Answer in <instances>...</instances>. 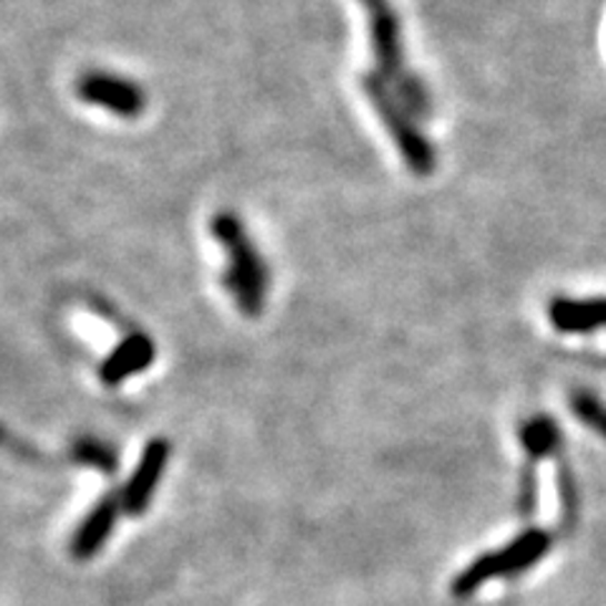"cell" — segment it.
I'll list each match as a JSON object with an SVG mask.
<instances>
[{"instance_id":"1","label":"cell","mask_w":606,"mask_h":606,"mask_svg":"<svg viewBox=\"0 0 606 606\" xmlns=\"http://www.w3.org/2000/svg\"><path fill=\"white\" fill-rule=\"evenodd\" d=\"M210 235L228 255V269L220 275L223 289L231 293L235 306L245 316H259L265 309L271 273L253 238L248 235L243 220L233 210H220L210 218Z\"/></svg>"},{"instance_id":"4","label":"cell","mask_w":606,"mask_h":606,"mask_svg":"<svg viewBox=\"0 0 606 606\" xmlns=\"http://www.w3.org/2000/svg\"><path fill=\"white\" fill-rule=\"evenodd\" d=\"M551 551V536L541 528H528L523 531L521 536L511 541L508 546L498 551H491V554L477 556L475 562L465 568V572L457 574L453 582V594L461 596H473L485 582L498 576H516L526 568L541 562Z\"/></svg>"},{"instance_id":"12","label":"cell","mask_w":606,"mask_h":606,"mask_svg":"<svg viewBox=\"0 0 606 606\" xmlns=\"http://www.w3.org/2000/svg\"><path fill=\"white\" fill-rule=\"evenodd\" d=\"M81 445V443H79ZM79 457H84L87 463L91 465H97V467H104L107 473H112L114 471V455H112V450L104 447V445H99V443H84L79 447Z\"/></svg>"},{"instance_id":"7","label":"cell","mask_w":606,"mask_h":606,"mask_svg":"<svg viewBox=\"0 0 606 606\" xmlns=\"http://www.w3.org/2000/svg\"><path fill=\"white\" fill-rule=\"evenodd\" d=\"M119 513H122V501L114 498V495L101 498L94 508L87 513V518L81 521L77 534H73L71 554L81 558V562L94 556L97 551L107 544V538L112 536Z\"/></svg>"},{"instance_id":"11","label":"cell","mask_w":606,"mask_h":606,"mask_svg":"<svg viewBox=\"0 0 606 606\" xmlns=\"http://www.w3.org/2000/svg\"><path fill=\"white\" fill-rule=\"evenodd\" d=\"M572 410L586 427H592L594 433L606 437V404H602V400H596L592 392H574Z\"/></svg>"},{"instance_id":"9","label":"cell","mask_w":606,"mask_h":606,"mask_svg":"<svg viewBox=\"0 0 606 606\" xmlns=\"http://www.w3.org/2000/svg\"><path fill=\"white\" fill-rule=\"evenodd\" d=\"M154 360V344L147 334H130L107 356L99 370V380L114 387V384L130 380L132 374L147 370Z\"/></svg>"},{"instance_id":"6","label":"cell","mask_w":606,"mask_h":606,"mask_svg":"<svg viewBox=\"0 0 606 606\" xmlns=\"http://www.w3.org/2000/svg\"><path fill=\"white\" fill-rule=\"evenodd\" d=\"M168 461H170L168 440L154 437L144 445L140 463H137L122 495H119V501H122V511L132 513V516H140V513L147 511L154 491H158L160 477L164 475V467H168Z\"/></svg>"},{"instance_id":"8","label":"cell","mask_w":606,"mask_h":606,"mask_svg":"<svg viewBox=\"0 0 606 606\" xmlns=\"http://www.w3.org/2000/svg\"><path fill=\"white\" fill-rule=\"evenodd\" d=\"M548 319L554 329L564 334H586L606 326V296L604 299H554L548 306Z\"/></svg>"},{"instance_id":"3","label":"cell","mask_w":606,"mask_h":606,"mask_svg":"<svg viewBox=\"0 0 606 606\" xmlns=\"http://www.w3.org/2000/svg\"><path fill=\"white\" fill-rule=\"evenodd\" d=\"M360 87L370 101L374 114L380 117L384 130L390 132L400 158L407 164V170L417 178H430L437 170V152L430 142L425 130L417 124L420 119L412 114V109L404 104L402 97L394 91L387 79L380 71L362 73Z\"/></svg>"},{"instance_id":"5","label":"cell","mask_w":606,"mask_h":606,"mask_svg":"<svg viewBox=\"0 0 606 606\" xmlns=\"http://www.w3.org/2000/svg\"><path fill=\"white\" fill-rule=\"evenodd\" d=\"M73 94L84 104L122 119H137L147 112V91L134 79L114 71L89 69L79 73L73 81Z\"/></svg>"},{"instance_id":"13","label":"cell","mask_w":606,"mask_h":606,"mask_svg":"<svg viewBox=\"0 0 606 606\" xmlns=\"http://www.w3.org/2000/svg\"><path fill=\"white\" fill-rule=\"evenodd\" d=\"M558 483H562V508H564V521L572 523L574 513H576V491H574V481L572 473H568V467H558Z\"/></svg>"},{"instance_id":"2","label":"cell","mask_w":606,"mask_h":606,"mask_svg":"<svg viewBox=\"0 0 606 606\" xmlns=\"http://www.w3.org/2000/svg\"><path fill=\"white\" fill-rule=\"evenodd\" d=\"M360 6L366 13L376 71L390 81L404 104L412 109V114L417 119H430L433 117V97H430L425 81L407 67L402 43V21L400 13L394 11L392 0H360Z\"/></svg>"},{"instance_id":"10","label":"cell","mask_w":606,"mask_h":606,"mask_svg":"<svg viewBox=\"0 0 606 606\" xmlns=\"http://www.w3.org/2000/svg\"><path fill=\"white\" fill-rule=\"evenodd\" d=\"M521 445L526 450L531 463L541 461V457L554 455L558 445H562V433H558V425L551 417H534L523 422L521 427Z\"/></svg>"}]
</instances>
